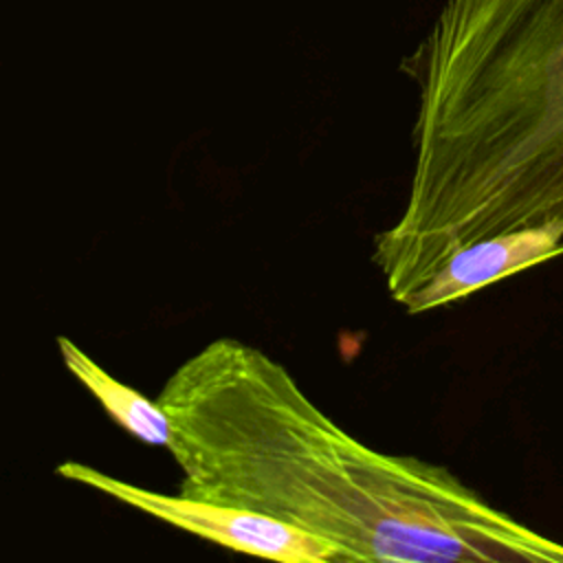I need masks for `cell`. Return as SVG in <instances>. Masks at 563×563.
I'll return each instance as SVG.
<instances>
[{"label":"cell","instance_id":"obj_3","mask_svg":"<svg viewBox=\"0 0 563 563\" xmlns=\"http://www.w3.org/2000/svg\"><path fill=\"white\" fill-rule=\"evenodd\" d=\"M55 471L64 479L97 488L99 493H106L136 510H143L180 530H187L235 552H246L284 563L339 561V552L330 541L255 510L194 499L185 495H163L123 479H114L112 475H106L88 464L73 460L62 462Z\"/></svg>","mask_w":563,"mask_h":563},{"label":"cell","instance_id":"obj_1","mask_svg":"<svg viewBox=\"0 0 563 563\" xmlns=\"http://www.w3.org/2000/svg\"><path fill=\"white\" fill-rule=\"evenodd\" d=\"M180 495L255 510L330 541L339 561L563 563V543L449 468L376 451L266 352L220 336L165 383Z\"/></svg>","mask_w":563,"mask_h":563},{"label":"cell","instance_id":"obj_4","mask_svg":"<svg viewBox=\"0 0 563 563\" xmlns=\"http://www.w3.org/2000/svg\"><path fill=\"white\" fill-rule=\"evenodd\" d=\"M563 255V224H537L499 231L453 249L440 266L400 301L407 314H420Z\"/></svg>","mask_w":563,"mask_h":563},{"label":"cell","instance_id":"obj_5","mask_svg":"<svg viewBox=\"0 0 563 563\" xmlns=\"http://www.w3.org/2000/svg\"><path fill=\"white\" fill-rule=\"evenodd\" d=\"M57 347L66 369L99 400L106 413L130 435L152 446H169L172 420L165 409L134 387L110 376L99 363H95L70 339L59 336Z\"/></svg>","mask_w":563,"mask_h":563},{"label":"cell","instance_id":"obj_2","mask_svg":"<svg viewBox=\"0 0 563 563\" xmlns=\"http://www.w3.org/2000/svg\"><path fill=\"white\" fill-rule=\"evenodd\" d=\"M400 70L413 167L372 253L396 303L471 240L563 224V0H444Z\"/></svg>","mask_w":563,"mask_h":563}]
</instances>
